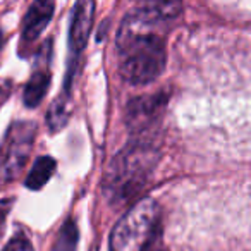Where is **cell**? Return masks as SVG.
<instances>
[{"mask_svg":"<svg viewBox=\"0 0 251 251\" xmlns=\"http://www.w3.org/2000/svg\"><path fill=\"white\" fill-rule=\"evenodd\" d=\"M55 172V160L52 157H40L33 164L28 177H26V188L38 191L42 189Z\"/></svg>","mask_w":251,"mask_h":251,"instance_id":"obj_10","label":"cell"},{"mask_svg":"<svg viewBox=\"0 0 251 251\" xmlns=\"http://www.w3.org/2000/svg\"><path fill=\"white\" fill-rule=\"evenodd\" d=\"M158 160V148L147 136H136L112 160L103 177V193L112 205H124L143 189Z\"/></svg>","mask_w":251,"mask_h":251,"instance_id":"obj_2","label":"cell"},{"mask_svg":"<svg viewBox=\"0 0 251 251\" xmlns=\"http://www.w3.org/2000/svg\"><path fill=\"white\" fill-rule=\"evenodd\" d=\"M0 45H2V33H0Z\"/></svg>","mask_w":251,"mask_h":251,"instance_id":"obj_15","label":"cell"},{"mask_svg":"<svg viewBox=\"0 0 251 251\" xmlns=\"http://www.w3.org/2000/svg\"><path fill=\"white\" fill-rule=\"evenodd\" d=\"M169 101L167 93H157L150 97L134 98L126 108V122L134 136H147L160 122Z\"/></svg>","mask_w":251,"mask_h":251,"instance_id":"obj_5","label":"cell"},{"mask_svg":"<svg viewBox=\"0 0 251 251\" xmlns=\"http://www.w3.org/2000/svg\"><path fill=\"white\" fill-rule=\"evenodd\" d=\"M49 86H50V73L49 71L38 69L31 77H29L28 84H26V88H25L26 107L35 108L36 105L42 103L47 91H49Z\"/></svg>","mask_w":251,"mask_h":251,"instance_id":"obj_9","label":"cell"},{"mask_svg":"<svg viewBox=\"0 0 251 251\" xmlns=\"http://www.w3.org/2000/svg\"><path fill=\"white\" fill-rule=\"evenodd\" d=\"M134 4L140 14L158 23L171 21L182 11V0H134Z\"/></svg>","mask_w":251,"mask_h":251,"instance_id":"obj_8","label":"cell"},{"mask_svg":"<svg viewBox=\"0 0 251 251\" xmlns=\"http://www.w3.org/2000/svg\"><path fill=\"white\" fill-rule=\"evenodd\" d=\"M53 11H55V0H33L23 21V43H33L38 40V36L52 21Z\"/></svg>","mask_w":251,"mask_h":251,"instance_id":"obj_7","label":"cell"},{"mask_svg":"<svg viewBox=\"0 0 251 251\" xmlns=\"http://www.w3.org/2000/svg\"><path fill=\"white\" fill-rule=\"evenodd\" d=\"M2 251H35V250H33L31 241L26 236H16L5 244V248Z\"/></svg>","mask_w":251,"mask_h":251,"instance_id":"obj_13","label":"cell"},{"mask_svg":"<svg viewBox=\"0 0 251 251\" xmlns=\"http://www.w3.org/2000/svg\"><path fill=\"white\" fill-rule=\"evenodd\" d=\"M157 25L138 11L122 21L117 36L119 71L129 84L153 83L164 73L167 50Z\"/></svg>","mask_w":251,"mask_h":251,"instance_id":"obj_1","label":"cell"},{"mask_svg":"<svg viewBox=\"0 0 251 251\" xmlns=\"http://www.w3.org/2000/svg\"><path fill=\"white\" fill-rule=\"evenodd\" d=\"M36 127L31 122H18L9 129L0 153V186L16 179L23 171L35 141Z\"/></svg>","mask_w":251,"mask_h":251,"instance_id":"obj_4","label":"cell"},{"mask_svg":"<svg viewBox=\"0 0 251 251\" xmlns=\"http://www.w3.org/2000/svg\"><path fill=\"white\" fill-rule=\"evenodd\" d=\"M9 205H11V201L0 203V232H2V229H4V222H5V217H7V212H9Z\"/></svg>","mask_w":251,"mask_h":251,"instance_id":"obj_14","label":"cell"},{"mask_svg":"<svg viewBox=\"0 0 251 251\" xmlns=\"http://www.w3.org/2000/svg\"><path fill=\"white\" fill-rule=\"evenodd\" d=\"M160 206L155 200L143 198L136 201L110 234V251H147L157 234Z\"/></svg>","mask_w":251,"mask_h":251,"instance_id":"obj_3","label":"cell"},{"mask_svg":"<svg viewBox=\"0 0 251 251\" xmlns=\"http://www.w3.org/2000/svg\"><path fill=\"white\" fill-rule=\"evenodd\" d=\"M95 2L93 0H77L73 7L69 25V50L71 55L77 57L84 50L93 28Z\"/></svg>","mask_w":251,"mask_h":251,"instance_id":"obj_6","label":"cell"},{"mask_svg":"<svg viewBox=\"0 0 251 251\" xmlns=\"http://www.w3.org/2000/svg\"><path fill=\"white\" fill-rule=\"evenodd\" d=\"M67 117H69V108H67V95L64 93L62 97L53 101L47 114V124H49L50 131L62 129L67 122Z\"/></svg>","mask_w":251,"mask_h":251,"instance_id":"obj_12","label":"cell"},{"mask_svg":"<svg viewBox=\"0 0 251 251\" xmlns=\"http://www.w3.org/2000/svg\"><path fill=\"white\" fill-rule=\"evenodd\" d=\"M77 241H79V230L74 220H67L62 229L57 234V239L53 243L52 251H76Z\"/></svg>","mask_w":251,"mask_h":251,"instance_id":"obj_11","label":"cell"}]
</instances>
